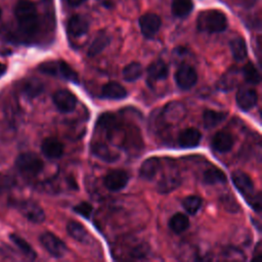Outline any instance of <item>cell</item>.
I'll return each mask as SVG.
<instances>
[{
    "instance_id": "obj_1",
    "label": "cell",
    "mask_w": 262,
    "mask_h": 262,
    "mask_svg": "<svg viewBox=\"0 0 262 262\" xmlns=\"http://www.w3.org/2000/svg\"><path fill=\"white\" fill-rule=\"evenodd\" d=\"M14 14L19 29L27 36H32L38 29V13L35 4L28 0H19L14 7Z\"/></svg>"
},
{
    "instance_id": "obj_2",
    "label": "cell",
    "mask_w": 262,
    "mask_h": 262,
    "mask_svg": "<svg viewBox=\"0 0 262 262\" xmlns=\"http://www.w3.org/2000/svg\"><path fill=\"white\" fill-rule=\"evenodd\" d=\"M231 180L235 188L245 198L247 203L257 212L261 210L260 194L255 192V187L252 179L243 171H234L231 175Z\"/></svg>"
},
{
    "instance_id": "obj_3",
    "label": "cell",
    "mask_w": 262,
    "mask_h": 262,
    "mask_svg": "<svg viewBox=\"0 0 262 262\" xmlns=\"http://www.w3.org/2000/svg\"><path fill=\"white\" fill-rule=\"evenodd\" d=\"M199 31L206 33H220L227 28L226 15L217 9L202 11L196 19Z\"/></svg>"
},
{
    "instance_id": "obj_4",
    "label": "cell",
    "mask_w": 262,
    "mask_h": 262,
    "mask_svg": "<svg viewBox=\"0 0 262 262\" xmlns=\"http://www.w3.org/2000/svg\"><path fill=\"white\" fill-rule=\"evenodd\" d=\"M38 70L45 75L61 78L74 83L78 82V75L76 71L63 60L45 61L38 67Z\"/></svg>"
},
{
    "instance_id": "obj_5",
    "label": "cell",
    "mask_w": 262,
    "mask_h": 262,
    "mask_svg": "<svg viewBox=\"0 0 262 262\" xmlns=\"http://www.w3.org/2000/svg\"><path fill=\"white\" fill-rule=\"evenodd\" d=\"M15 166L19 172L27 176H36L44 168L42 160L34 152L20 154L15 161Z\"/></svg>"
},
{
    "instance_id": "obj_6",
    "label": "cell",
    "mask_w": 262,
    "mask_h": 262,
    "mask_svg": "<svg viewBox=\"0 0 262 262\" xmlns=\"http://www.w3.org/2000/svg\"><path fill=\"white\" fill-rule=\"evenodd\" d=\"M40 242L45 250L55 258H61L67 252L66 244L51 232L42 233L40 235Z\"/></svg>"
},
{
    "instance_id": "obj_7",
    "label": "cell",
    "mask_w": 262,
    "mask_h": 262,
    "mask_svg": "<svg viewBox=\"0 0 262 262\" xmlns=\"http://www.w3.org/2000/svg\"><path fill=\"white\" fill-rule=\"evenodd\" d=\"M175 81L180 89L188 90L193 87L198 81L195 70L189 64H181L175 73Z\"/></svg>"
},
{
    "instance_id": "obj_8",
    "label": "cell",
    "mask_w": 262,
    "mask_h": 262,
    "mask_svg": "<svg viewBox=\"0 0 262 262\" xmlns=\"http://www.w3.org/2000/svg\"><path fill=\"white\" fill-rule=\"evenodd\" d=\"M16 208L31 222L41 223L45 219V213L43 209L33 201H20L16 204Z\"/></svg>"
},
{
    "instance_id": "obj_9",
    "label": "cell",
    "mask_w": 262,
    "mask_h": 262,
    "mask_svg": "<svg viewBox=\"0 0 262 262\" xmlns=\"http://www.w3.org/2000/svg\"><path fill=\"white\" fill-rule=\"evenodd\" d=\"M129 175L126 171L117 169L107 173L103 178V185L111 191H119L128 184Z\"/></svg>"
},
{
    "instance_id": "obj_10",
    "label": "cell",
    "mask_w": 262,
    "mask_h": 262,
    "mask_svg": "<svg viewBox=\"0 0 262 262\" xmlns=\"http://www.w3.org/2000/svg\"><path fill=\"white\" fill-rule=\"evenodd\" d=\"M186 116V107L179 101H171L164 106L163 118L168 124H177Z\"/></svg>"
},
{
    "instance_id": "obj_11",
    "label": "cell",
    "mask_w": 262,
    "mask_h": 262,
    "mask_svg": "<svg viewBox=\"0 0 262 262\" xmlns=\"http://www.w3.org/2000/svg\"><path fill=\"white\" fill-rule=\"evenodd\" d=\"M53 103L57 107L58 111L62 113H70L73 112L77 104L76 96L69 90L61 89L56 91L53 94Z\"/></svg>"
},
{
    "instance_id": "obj_12",
    "label": "cell",
    "mask_w": 262,
    "mask_h": 262,
    "mask_svg": "<svg viewBox=\"0 0 262 262\" xmlns=\"http://www.w3.org/2000/svg\"><path fill=\"white\" fill-rule=\"evenodd\" d=\"M161 25V18L156 13H145L139 18V27L141 33L146 38L154 37L159 32Z\"/></svg>"
},
{
    "instance_id": "obj_13",
    "label": "cell",
    "mask_w": 262,
    "mask_h": 262,
    "mask_svg": "<svg viewBox=\"0 0 262 262\" xmlns=\"http://www.w3.org/2000/svg\"><path fill=\"white\" fill-rule=\"evenodd\" d=\"M236 103L243 111H250L258 101L257 91L253 88H242L236 93Z\"/></svg>"
},
{
    "instance_id": "obj_14",
    "label": "cell",
    "mask_w": 262,
    "mask_h": 262,
    "mask_svg": "<svg viewBox=\"0 0 262 262\" xmlns=\"http://www.w3.org/2000/svg\"><path fill=\"white\" fill-rule=\"evenodd\" d=\"M202 138L201 132L193 127L185 128L178 134V144L183 148L195 147L200 144Z\"/></svg>"
},
{
    "instance_id": "obj_15",
    "label": "cell",
    "mask_w": 262,
    "mask_h": 262,
    "mask_svg": "<svg viewBox=\"0 0 262 262\" xmlns=\"http://www.w3.org/2000/svg\"><path fill=\"white\" fill-rule=\"evenodd\" d=\"M180 175L176 171H169L166 174H163L161 179L157 184V189L161 193H168L174 190L180 184Z\"/></svg>"
},
{
    "instance_id": "obj_16",
    "label": "cell",
    "mask_w": 262,
    "mask_h": 262,
    "mask_svg": "<svg viewBox=\"0 0 262 262\" xmlns=\"http://www.w3.org/2000/svg\"><path fill=\"white\" fill-rule=\"evenodd\" d=\"M89 29V24L86 18H84L81 15H74L72 16L67 25V31L68 34L71 37L78 38L87 33Z\"/></svg>"
},
{
    "instance_id": "obj_17",
    "label": "cell",
    "mask_w": 262,
    "mask_h": 262,
    "mask_svg": "<svg viewBox=\"0 0 262 262\" xmlns=\"http://www.w3.org/2000/svg\"><path fill=\"white\" fill-rule=\"evenodd\" d=\"M43 155L48 159H58L63 155V144L56 138H46L41 144Z\"/></svg>"
},
{
    "instance_id": "obj_18",
    "label": "cell",
    "mask_w": 262,
    "mask_h": 262,
    "mask_svg": "<svg viewBox=\"0 0 262 262\" xmlns=\"http://www.w3.org/2000/svg\"><path fill=\"white\" fill-rule=\"evenodd\" d=\"M234 144L233 136L226 131L217 132L212 138V147L219 152L229 151Z\"/></svg>"
},
{
    "instance_id": "obj_19",
    "label": "cell",
    "mask_w": 262,
    "mask_h": 262,
    "mask_svg": "<svg viewBox=\"0 0 262 262\" xmlns=\"http://www.w3.org/2000/svg\"><path fill=\"white\" fill-rule=\"evenodd\" d=\"M147 82L154 83L160 80H164L168 77V66L161 59H158L149 64L147 68Z\"/></svg>"
},
{
    "instance_id": "obj_20",
    "label": "cell",
    "mask_w": 262,
    "mask_h": 262,
    "mask_svg": "<svg viewBox=\"0 0 262 262\" xmlns=\"http://www.w3.org/2000/svg\"><path fill=\"white\" fill-rule=\"evenodd\" d=\"M161 169V160L151 157L142 162L139 168V176L144 180H151Z\"/></svg>"
},
{
    "instance_id": "obj_21",
    "label": "cell",
    "mask_w": 262,
    "mask_h": 262,
    "mask_svg": "<svg viewBox=\"0 0 262 262\" xmlns=\"http://www.w3.org/2000/svg\"><path fill=\"white\" fill-rule=\"evenodd\" d=\"M127 90L124 86L113 81L104 84L101 88V96L107 99H124L127 96Z\"/></svg>"
},
{
    "instance_id": "obj_22",
    "label": "cell",
    "mask_w": 262,
    "mask_h": 262,
    "mask_svg": "<svg viewBox=\"0 0 262 262\" xmlns=\"http://www.w3.org/2000/svg\"><path fill=\"white\" fill-rule=\"evenodd\" d=\"M110 42H111V37L105 31L98 32L88 48V51H87L88 56L90 57L96 56L110 44Z\"/></svg>"
},
{
    "instance_id": "obj_23",
    "label": "cell",
    "mask_w": 262,
    "mask_h": 262,
    "mask_svg": "<svg viewBox=\"0 0 262 262\" xmlns=\"http://www.w3.org/2000/svg\"><path fill=\"white\" fill-rule=\"evenodd\" d=\"M68 233L76 241L80 243H87L89 241V233L86 228L77 221H70L67 224Z\"/></svg>"
},
{
    "instance_id": "obj_24",
    "label": "cell",
    "mask_w": 262,
    "mask_h": 262,
    "mask_svg": "<svg viewBox=\"0 0 262 262\" xmlns=\"http://www.w3.org/2000/svg\"><path fill=\"white\" fill-rule=\"evenodd\" d=\"M227 117L226 113L217 112L213 110H206L203 114V122L206 128H213L219 125Z\"/></svg>"
},
{
    "instance_id": "obj_25",
    "label": "cell",
    "mask_w": 262,
    "mask_h": 262,
    "mask_svg": "<svg viewBox=\"0 0 262 262\" xmlns=\"http://www.w3.org/2000/svg\"><path fill=\"white\" fill-rule=\"evenodd\" d=\"M226 175L222 170L217 167L208 168L203 175V180L206 184H217V183H225Z\"/></svg>"
},
{
    "instance_id": "obj_26",
    "label": "cell",
    "mask_w": 262,
    "mask_h": 262,
    "mask_svg": "<svg viewBox=\"0 0 262 262\" xmlns=\"http://www.w3.org/2000/svg\"><path fill=\"white\" fill-rule=\"evenodd\" d=\"M169 227L175 233H182L189 227V219L182 213H176L170 218Z\"/></svg>"
},
{
    "instance_id": "obj_27",
    "label": "cell",
    "mask_w": 262,
    "mask_h": 262,
    "mask_svg": "<svg viewBox=\"0 0 262 262\" xmlns=\"http://www.w3.org/2000/svg\"><path fill=\"white\" fill-rule=\"evenodd\" d=\"M10 241L15 245V247L29 259H35L37 257L36 252L34 251V249L31 247V245L24 239L21 236L17 235V234H10Z\"/></svg>"
},
{
    "instance_id": "obj_28",
    "label": "cell",
    "mask_w": 262,
    "mask_h": 262,
    "mask_svg": "<svg viewBox=\"0 0 262 262\" xmlns=\"http://www.w3.org/2000/svg\"><path fill=\"white\" fill-rule=\"evenodd\" d=\"M230 50L235 60L241 61L244 60L247 56V45L245 40L242 37L233 38L230 43Z\"/></svg>"
},
{
    "instance_id": "obj_29",
    "label": "cell",
    "mask_w": 262,
    "mask_h": 262,
    "mask_svg": "<svg viewBox=\"0 0 262 262\" xmlns=\"http://www.w3.org/2000/svg\"><path fill=\"white\" fill-rule=\"evenodd\" d=\"M193 8L191 0H174L171 5L172 13L177 17H184L188 15Z\"/></svg>"
},
{
    "instance_id": "obj_30",
    "label": "cell",
    "mask_w": 262,
    "mask_h": 262,
    "mask_svg": "<svg viewBox=\"0 0 262 262\" xmlns=\"http://www.w3.org/2000/svg\"><path fill=\"white\" fill-rule=\"evenodd\" d=\"M122 74L125 81L134 82L142 75V67L139 62H130L123 69Z\"/></svg>"
},
{
    "instance_id": "obj_31",
    "label": "cell",
    "mask_w": 262,
    "mask_h": 262,
    "mask_svg": "<svg viewBox=\"0 0 262 262\" xmlns=\"http://www.w3.org/2000/svg\"><path fill=\"white\" fill-rule=\"evenodd\" d=\"M92 152L105 162H114L118 159V156L113 152L105 144L96 143L92 146Z\"/></svg>"
},
{
    "instance_id": "obj_32",
    "label": "cell",
    "mask_w": 262,
    "mask_h": 262,
    "mask_svg": "<svg viewBox=\"0 0 262 262\" xmlns=\"http://www.w3.org/2000/svg\"><path fill=\"white\" fill-rule=\"evenodd\" d=\"M243 77L247 83L257 85L260 83V75L256 67L252 62H248L243 68Z\"/></svg>"
},
{
    "instance_id": "obj_33",
    "label": "cell",
    "mask_w": 262,
    "mask_h": 262,
    "mask_svg": "<svg viewBox=\"0 0 262 262\" xmlns=\"http://www.w3.org/2000/svg\"><path fill=\"white\" fill-rule=\"evenodd\" d=\"M43 91L42 83L37 79H30L26 81L23 86V92L28 97H35Z\"/></svg>"
},
{
    "instance_id": "obj_34",
    "label": "cell",
    "mask_w": 262,
    "mask_h": 262,
    "mask_svg": "<svg viewBox=\"0 0 262 262\" xmlns=\"http://www.w3.org/2000/svg\"><path fill=\"white\" fill-rule=\"evenodd\" d=\"M202 203L203 201L199 195H188L182 201V206L188 214L194 215L202 207Z\"/></svg>"
},
{
    "instance_id": "obj_35",
    "label": "cell",
    "mask_w": 262,
    "mask_h": 262,
    "mask_svg": "<svg viewBox=\"0 0 262 262\" xmlns=\"http://www.w3.org/2000/svg\"><path fill=\"white\" fill-rule=\"evenodd\" d=\"M235 74H236V73H231V72L228 73V74H226V75L220 80V83H219L220 88L223 89V90H225V91H227V90H229V89H232V88L235 86V84H236V80L233 78Z\"/></svg>"
},
{
    "instance_id": "obj_36",
    "label": "cell",
    "mask_w": 262,
    "mask_h": 262,
    "mask_svg": "<svg viewBox=\"0 0 262 262\" xmlns=\"http://www.w3.org/2000/svg\"><path fill=\"white\" fill-rule=\"evenodd\" d=\"M74 211L85 218H90L92 213V206L89 203L83 202L78 204L76 207H74Z\"/></svg>"
},
{
    "instance_id": "obj_37",
    "label": "cell",
    "mask_w": 262,
    "mask_h": 262,
    "mask_svg": "<svg viewBox=\"0 0 262 262\" xmlns=\"http://www.w3.org/2000/svg\"><path fill=\"white\" fill-rule=\"evenodd\" d=\"M257 1L258 0H239V3L244 8H251L257 3Z\"/></svg>"
},
{
    "instance_id": "obj_38",
    "label": "cell",
    "mask_w": 262,
    "mask_h": 262,
    "mask_svg": "<svg viewBox=\"0 0 262 262\" xmlns=\"http://www.w3.org/2000/svg\"><path fill=\"white\" fill-rule=\"evenodd\" d=\"M67 3L70 5V6H79L81 5L82 3H84L86 0H66Z\"/></svg>"
},
{
    "instance_id": "obj_39",
    "label": "cell",
    "mask_w": 262,
    "mask_h": 262,
    "mask_svg": "<svg viewBox=\"0 0 262 262\" xmlns=\"http://www.w3.org/2000/svg\"><path fill=\"white\" fill-rule=\"evenodd\" d=\"M5 72H6V66L4 63L0 62V78L5 74Z\"/></svg>"
},
{
    "instance_id": "obj_40",
    "label": "cell",
    "mask_w": 262,
    "mask_h": 262,
    "mask_svg": "<svg viewBox=\"0 0 262 262\" xmlns=\"http://www.w3.org/2000/svg\"><path fill=\"white\" fill-rule=\"evenodd\" d=\"M257 252H254V254H256V255H254V258H256V257H259L260 256V254H261V247H260V244L258 243V245H257Z\"/></svg>"
},
{
    "instance_id": "obj_41",
    "label": "cell",
    "mask_w": 262,
    "mask_h": 262,
    "mask_svg": "<svg viewBox=\"0 0 262 262\" xmlns=\"http://www.w3.org/2000/svg\"><path fill=\"white\" fill-rule=\"evenodd\" d=\"M0 17H1V9H0Z\"/></svg>"
}]
</instances>
